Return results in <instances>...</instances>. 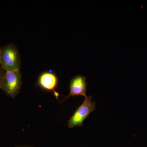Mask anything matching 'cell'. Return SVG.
<instances>
[{
  "label": "cell",
  "mask_w": 147,
  "mask_h": 147,
  "mask_svg": "<svg viewBox=\"0 0 147 147\" xmlns=\"http://www.w3.org/2000/svg\"><path fill=\"white\" fill-rule=\"evenodd\" d=\"M1 65L5 71L20 70L21 59L17 47L13 44L0 48Z\"/></svg>",
  "instance_id": "1"
},
{
  "label": "cell",
  "mask_w": 147,
  "mask_h": 147,
  "mask_svg": "<svg viewBox=\"0 0 147 147\" xmlns=\"http://www.w3.org/2000/svg\"><path fill=\"white\" fill-rule=\"evenodd\" d=\"M22 86V76L20 70L5 71L0 89L9 96L14 98L20 92Z\"/></svg>",
  "instance_id": "2"
},
{
  "label": "cell",
  "mask_w": 147,
  "mask_h": 147,
  "mask_svg": "<svg viewBox=\"0 0 147 147\" xmlns=\"http://www.w3.org/2000/svg\"><path fill=\"white\" fill-rule=\"evenodd\" d=\"M92 96L85 98L84 102L76 109L69 120V128L82 126L84 120L90 114L96 110L95 102L92 100Z\"/></svg>",
  "instance_id": "3"
},
{
  "label": "cell",
  "mask_w": 147,
  "mask_h": 147,
  "mask_svg": "<svg viewBox=\"0 0 147 147\" xmlns=\"http://www.w3.org/2000/svg\"><path fill=\"white\" fill-rule=\"evenodd\" d=\"M57 76L55 74L44 71L39 75L37 80L38 86L42 90L47 91H53L57 98L59 93L55 91L58 85Z\"/></svg>",
  "instance_id": "4"
},
{
  "label": "cell",
  "mask_w": 147,
  "mask_h": 147,
  "mask_svg": "<svg viewBox=\"0 0 147 147\" xmlns=\"http://www.w3.org/2000/svg\"><path fill=\"white\" fill-rule=\"evenodd\" d=\"M87 86L86 77L85 76L78 75L74 77L69 84L70 92L63 101L71 96H82L85 98L86 97Z\"/></svg>",
  "instance_id": "5"
},
{
  "label": "cell",
  "mask_w": 147,
  "mask_h": 147,
  "mask_svg": "<svg viewBox=\"0 0 147 147\" xmlns=\"http://www.w3.org/2000/svg\"><path fill=\"white\" fill-rule=\"evenodd\" d=\"M5 72V71L1 65H0V84H1L2 81V79L3 78L4 76Z\"/></svg>",
  "instance_id": "6"
},
{
  "label": "cell",
  "mask_w": 147,
  "mask_h": 147,
  "mask_svg": "<svg viewBox=\"0 0 147 147\" xmlns=\"http://www.w3.org/2000/svg\"><path fill=\"white\" fill-rule=\"evenodd\" d=\"M15 147H34L32 146H21V145H19V146H16Z\"/></svg>",
  "instance_id": "7"
},
{
  "label": "cell",
  "mask_w": 147,
  "mask_h": 147,
  "mask_svg": "<svg viewBox=\"0 0 147 147\" xmlns=\"http://www.w3.org/2000/svg\"><path fill=\"white\" fill-rule=\"evenodd\" d=\"M0 65H1V51H0Z\"/></svg>",
  "instance_id": "8"
}]
</instances>
